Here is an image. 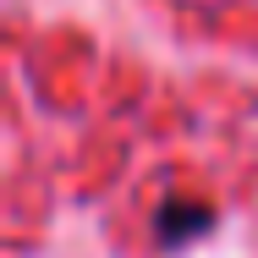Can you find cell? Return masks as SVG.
I'll return each mask as SVG.
<instances>
[{
	"instance_id": "1",
	"label": "cell",
	"mask_w": 258,
	"mask_h": 258,
	"mask_svg": "<svg viewBox=\"0 0 258 258\" xmlns=\"http://www.w3.org/2000/svg\"><path fill=\"white\" fill-rule=\"evenodd\" d=\"M214 220L209 204H181V198H170V204L154 214V231L165 242H192V236H204V225Z\"/></svg>"
}]
</instances>
